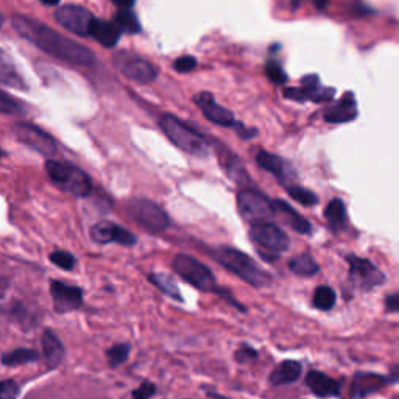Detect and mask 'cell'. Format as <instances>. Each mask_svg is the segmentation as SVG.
Returning <instances> with one entry per match:
<instances>
[{
    "label": "cell",
    "mask_w": 399,
    "mask_h": 399,
    "mask_svg": "<svg viewBox=\"0 0 399 399\" xmlns=\"http://www.w3.org/2000/svg\"><path fill=\"white\" fill-rule=\"evenodd\" d=\"M11 22L13 28L24 39L44 50L46 53L56 58V60L73 66H90L95 60L94 53L88 47L81 46L71 38H66L61 33L47 27L46 24L25 18V16H13Z\"/></svg>",
    "instance_id": "cell-1"
},
{
    "label": "cell",
    "mask_w": 399,
    "mask_h": 399,
    "mask_svg": "<svg viewBox=\"0 0 399 399\" xmlns=\"http://www.w3.org/2000/svg\"><path fill=\"white\" fill-rule=\"evenodd\" d=\"M212 256L224 269L237 274L240 279H244L249 286L256 289H264L271 284L270 273L259 267L252 257L240 252V249L231 247H220L214 249Z\"/></svg>",
    "instance_id": "cell-2"
},
{
    "label": "cell",
    "mask_w": 399,
    "mask_h": 399,
    "mask_svg": "<svg viewBox=\"0 0 399 399\" xmlns=\"http://www.w3.org/2000/svg\"><path fill=\"white\" fill-rule=\"evenodd\" d=\"M160 127L165 133V136L178 148H181L182 152L197 157H206L209 155V140L203 135H200L195 128L189 127L178 118H175V115H161Z\"/></svg>",
    "instance_id": "cell-3"
},
{
    "label": "cell",
    "mask_w": 399,
    "mask_h": 399,
    "mask_svg": "<svg viewBox=\"0 0 399 399\" xmlns=\"http://www.w3.org/2000/svg\"><path fill=\"white\" fill-rule=\"evenodd\" d=\"M47 175L55 185L64 192L73 197H88L93 190V182H90L86 172H83L77 165L64 161L50 160L46 164Z\"/></svg>",
    "instance_id": "cell-4"
},
{
    "label": "cell",
    "mask_w": 399,
    "mask_h": 399,
    "mask_svg": "<svg viewBox=\"0 0 399 399\" xmlns=\"http://www.w3.org/2000/svg\"><path fill=\"white\" fill-rule=\"evenodd\" d=\"M172 269L186 282L202 290V292H217V281H215L211 269L197 261L195 257L187 254L175 256Z\"/></svg>",
    "instance_id": "cell-5"
},
{
    "label": "cell",
    "mask_w": 399,
    "mask_h": 399,
    "mask_svg": "<svg viewBox=\"0 0 399 399\" xmlns=\"http://www.w3.org/2000/svg\"><path fill=\"white\" fill-rule=\"evenodd\" d=\"M127 212L139 227L148 232H162L169 227V217L160 204L147 198H133L127 203Z\"/></svg>",
    "instance_id": "cell-6"
},
{
    "label": "cell",
    "mask_w": 399,
    "mask_h": 399,
    "mask_svg": "<svg viewBox=\"0 0 399 399\" xmlns=\"http://www.w3.org/2000/svg\"><path fill=\"white\" fill-rule=\"evenodd\" d=\"M237 207L242 217L252 224L265 223L276 215L273 200L254 189H244L237 195Z\"/></svg>",
    "instance_id": "cell-7"
},
{
    "label": "cell",
    "mask_w": 399,
    "mask_h": 399,
    "mask_svg": "<svg viewBox=\"0 0 399 399\" xmlns=\"http://www.w3.org/2000/svg\"><path fill=\"white\" fill-rule=\"evenodd\" d=\"M113 61L115 68H118L125 77L133 81L152 83L157 77V71L152 63L144 60L142 56L136 53L127 52V50L115 52L113 56Z\"/></svg>",
    "instance_id": "cell-8"
},
{
    "label": "cell",
    "mask_w": 399,
    "mask_h": 399,
    "mask_svg": "<svg viewBox=\"0 0 399 399\" xmlns=\"http://www.w3.org/2000/svg\"><path fill=\"white\" fill-rule=\"evenodd\" d=\"M286 98L294 100L298 103L304 102H331L336 97L334 88H323L320 85V78L315 73H309L301 78V88H286L282 93Z\"/></svg>",
    "instance_id": "cell-9"
},
{
    "label": "cell",
    "mask_w": 399,
    "mask_h": 399,
    "mask_svg": "<svg viewBox=\"0 0 399 399\" xmlns=\"http://www.w3.org/2000/svg\"><path fill=\"white\" fill-rule=\"evenodd\" d=\"M16 138H18L22 144L35 150L43 156H55L58 152V144L55 139L46 133L44 130L38 128L33 123H16L13 127Z\"/></svg>",
    "instance_id": "cell-10"
},
{
    "label": "cell",
    "mask_w": 399,
    "mask_h": 399,
    "mask_svg": "<svg viewBox=\"0 0 399 399\" xmlns=\"http://www.w3.org/2000/svg\"><path fill=\"white\" fill-rule=\"evenodd\" d=\"M56 22L73 35L89 36L95 16L80 5H63L55 11Z\"/></svg>",
    "instance_id": "cell-11"
},
{
    "label": "cell",
    "mask_w": 399,
    "mask_h": 399,
    "mask_svg": "<svg viewBox=\"0 0 399 399\" xmlns=\"http://www.w3.org/2000/svg\"><path fill=\"white\" fill-rule=\"evenodd\" d=\"M349 279L356 287L362 290H371L385 282V274L368 259L359 256H348Z\"/></svg>",
    "instance_id": "cell-12"
},
{
    "label": "cell",
    "mask_w": 399,
    "mask_h": 399,
    "mask_svg": "<svg viewBox=\"0 0 399 399\" xmlns=\"http://www.w3.org/2000/svg\"><path fill=\"white\" fill-rule=\"evenodd\" d=\"M253 242L271 253H284L290 248V239L278 224L265 222L253 224L249 229Z\"/></svg>",
    "instance_id": "cell-13"
},
{
    "label": "cell",
    "mask_w": 399,
    "mask_h": 399,
    "mask_svg": "<svg viewBox=\"0 0 399 399\" xmlns=\"http://www.w3.org/2000/svg\"><path fill=\"white\" fill-rule=\"evenodd\" d=\"M50 295L53 299V309L58 314H68L77 311L83 306V290L64 284L61 281L50 282Z\"/></svg>",
    "instance_id": "cell-14"
},
{
    "label": "cell",
    "mask_w": 399,
    "mask_h": 399,
    "mask_svg": "<svg viewBox=\"0 0 399 399\" xmlns=\"http://www.w3.org/2000/svg\"><path fill=\"white\" fill-rule=\"evenodd\" d=\"M194 103L202 110V113L204 114V118L215 123L220 125V127H227V128H234L236 127V118L227 108L220 106L211 93H200L194 97Z\"/></svg>",
    "instance_id": "cell-15"
},
{
    "label": "cell",
    "mask_w": 399,
    "mask_h": 399,
    "mask_svg": "<svg viewBox=\"0 0 399 399\" xmlns=\"http://www.w3.org/2000/svg\"><path fill=\"white\" fill-rule=\"evenodd\" d=\"M90 236L98 244H119L123 247L136 244V237L133 232L113 222H98L90 229Z\"/></svg>",
    "instance_id": "cell-16"
},
{
    "label": "cell",
    "mask_w": 399,
    "mask_h": 399,
    "mask_svg": "<svg viewBox=\"0 0 399 399\" xmlns=\"http://www.w3.org/2000/svg\"><path fill=\"white\" fill-rule=\"evenodd\" d=\"M256 162L261 169L270 172L273 177H276L284 186H290V181L296 178V170L294 169L292 164L286 161L284 157L265 152V150H261L256 155Z\"/></svg>",
    "instance_id": "cell-17"
},
{
    "label": "cell",
    "mask_w": 399,
    "mask_h": 399,
    "mask_svg": "<svg viewBox=\"0 0 399 399\" xmlns=\"http://www.w3.org/2000/svg\"><path fill=\"white\" fill-rule=\"evenodd\" d=\"M359 115L357 102L353 93H346L336 105L324 111V120L329 123H346L354 120Z\"/></svg>",
    "instance_id": "cell-18"
},
{
    "label": "cell",
    "mask_w": 399,
    "mask_h": 399,
    "mask_svg": "<svg viewBox=\"0 0 399 399\" xmlns=\"http://www.w3.org/2000/svg\"><path fill=\"white\" fill-rule=\"evenodd\" d=\"M306 384L312 390V393L315 396H320V398H331V396H337L340 393L338 382L320 371H311L307 374Z\"/></svg>",
    "instance_id": "cell-19"
},
{
    "label": "cell",
    "mask_w": 399,
    "mask_h": 399,
    "mask_svg": "<svg viewBox=\"0 0 399 399\" xmlns=\"http://www.w3.org/2000/svg\"><path fill=\"white\" fill-rule=\"evenodd\" d=\"M41 343H43V351H44V359L48 368H56L64 361V346L61 343V340L58 338V336L52 329H46L43 338H41Z\"/></svg>",
    "instance_id": "cell-20"
},
{
    "label": "cell",
    "mask_w": 399,
    "mask_h": 399,
    "mask_svg": "<svg viewBox=\"0 0 399 399\" xmlns=\"http://www.w3.org/2000/svg\"><path fill=\"white\" fill-rule=\"evenodd\" d=\"M120 35L122 33L113 22H106L97 18L94 19L93 25H90V31H89V36H93L98 44H102L103 47L108 48L115 47V44L119 43Z\"/></svg>",
    "instance_id": "cell-21"
},
{
    "label": "cell",
    "mask_w": 399,
    "mask_h": 399,
    "mask_svg": "<svg viewBox=\"0 0 399 399\" xmlns=\"http://www.w3.org/2000/svg\"><path fill=\"white\" fill-rule=\"evenodd\" d=\"M0 83L8 88L27 90V81L24 80L21 72L16 69L13 60L0 48Z\"/></svg>",
    "instance_id": "cell-22"
},
{
    "label": "cell",
    "mask_w": 399,
    "mask_h": 399,
    "mask_svg": "<svg viewBox=\"0 0 399 399\" xmlns=\"http://www.w3.org/2000/svg\"><path fill=\"white\" fill-rule=\"evenodd\" d=\"M273 204L276 214H281L294 231L299 232V234H311L312 224L309 223V220L304 219L303 215H299L289 203L282 202V200H273Z\"/></svg>",
    "instance_id": "cell-23"
},
{
    "label": "cell",
    "mask_w": 399,
    "mask_h": 399,
    "mask_svg": "<svg viewBox=\"0 0 399 399\" xmlns=\"http://www.w3.org/2000/svg\"><path fill=\"white\" fill-rule=\"evenodd\" d=\"M387 384L385 378L373 373H357L353 379V396H367Z\"/></svg>",
    "instance_id": "cell-24"
},
{
    "label": "cell",
    "mask_w": 399,
    "mask_h": 399,
    "mask_svg": "<svg viewBox=\"0 0 399 399\" xmlns=\"http://www.w3.org/2000/svg\"><path fill=\"white\" fill-rule=\"evenodd\" d=\"M301 363L296 361H284L279 363L270 374V382L273 385H287L294 384L301 376Z\"/></svg>",
    "instance_id": "cell-25"
},
{
    "label": "cell",
    "mask_w": 399,
    "mask_h": 399,
    "mask_svg": "<svg viewBox=\"0 0 399 399\" xmlns=\"http://www.w3.org/2000/svg\"><path fill=\"white\" fill-rule=\"evenodd\" d=\"M324 219L332 229H342L346 227V206L340 198H334L324 209Z\"/></svg>",
    "instance_id": "cell-26"
},
{
    "label": "cell",
    "mask_w": 399,
    "mask_h": 399,
    "mask_svg": "<svg viewBox=\"0 0 399 399\" xmlns=\"http://www.w3.org/2000/svg\"><path fill=\"white\" fill-rule=\"evenodd\" d=\"M289 269L292 273L298 274V276H303V278H311V276H314V274H317L320 270L318 264L315 262L314 257L307 253L295 256L294 259H290Z\"/></svg>",
    "instance_id": "cell-27"
},
{
    "label": "cell",
    "mask_w": 399,
    "mask_h": 399,
    "mask_svg": "<svg viewBox=\"0 0 399 399\" xmlns=\"http://www.w3.org/2000/svg\"><path fill=\"white\" fill-rule=\"evenodd\" d=\"M150 281L161 290L162 294H165L167 296L173 298L175 301H182V295L180 292V289L177 286V282L172 276L165 273H152L150 274Z\"/></svg>",
    "instance_id": "cell-28"
},
{
    "label": "cell",
    "mask_w": 399,
    "mask_h": 399,
    "mask_svg": "<svg viewBox=\"0 0 399 399\" xmlns=\"http://www.w3.org/2000/svg\"><path fill=\"white\" fill-rule=\"evenodd\" d=\"M39 359V354L35 349L19 348L11 353H6L2 356V365L6 367H18V365H25L30 362H36Z\"/></svg>",
    "instance_id": "cell-29"
},
{
    "label": "cell",
    "mask_w": 399,
    "mask_h": 399,
    "mask_svg": "<svg viewBox=\"0 0 399 399\" xmlns=\"http://www.w3.org/2000/svg\"><path fill=\"white\" fill-rule=\"evenodd\" d=\"M113 24L119 28L120 33H128V35H135L140 31V24L138 16L130 10H119L114 14Z\"/></svg>",
    "instance_id": "cell-30"
},
{
    "label": "cell",
    "mask_w": 399,
    "mask_h": 399,
    "mask_svg": "<svg viewBox=\"0 0 399 399\" xmlns=\"http://www.w3.org/2000/svg\"><path fill=\"white\" fill-rule=\"evenodd\" d=\"M314 306L317 307L320 311H331L332 307L336 306L337 301V295L334 290L328 286H320L315 289L314 292Z\"/></svg>",
    "instance_id": "cell-31"
},
{
    "label": "cell",
    "mask_w": 399,
    "mask_h": 399,
    "mask_svg": "<svg viewBox=\"0 0 399 399\" xmlns=\"http://www.w3.org/2000/svg\"><path fill=\"white\" fill-rule=\"evenodd\" d=\"M286 192L289 194L290 198L295 200V202H298L299 204H303V206L311 207V206L318 204V195L312 192V190L306 189V187L290 185V186H286Z\"/></svg>",
    "instance_id": "cell-32"
},
{
    "label": "cell",
    "mask_w": 399,
    "mask_h": 399,
    "mask_svg": "<svg viewBox=\"0 0 399 399\" xmlns=\"http://www.w3.org/2000/svg\"><path fill=\"white\" fill-rule=\"evenodd\" d=\"M130 351H131L130 343H118V345L111 346L106 351V359H108V363H110V367L115 368V367H119V365H122L123 362H127Z\"/></svg>",
    "instance_id": "cell-33"
},
{
    "label": "cell",
    "mask_w": 399,
    "mask_h": 399,
    "mask_svg": "<svg viewBox=\"0 0 399 399\" xmlns=\"http://www.w3.org/2000/svg\"><path fill=\"white\" fill-rule=\"evenodd\" d=\"M25 108L21 102H18L13 95L6 94L5 90L0 89V113L2 114H11V115H19L24 114Z\"/></svg>",
    "instance_id": "cell-34"
},
{
    "label": "cell",
    "mask_w": 399,
    "mask_h": 399,
    "mask_svg": "<svg viewBox=\"0 0 399 399\" xmlns=\"http://www.w3.org/2000/svg\"><path fill=\"white\" fill-rule=\"evenodd\" d=\"M265 73H267V77L271 83H274V85H279V86L286 85L289 80L286 71L282 69V66L278 61H269L267 66H265Z\"/></svg>",
    "instance_id": "cell-35"
},
{
    "label": "cell",
    "mask_w": 399,
    "mask_h": 399,
    "mask_svg": "<svg viewBox=\"0 0 399 399\" xmlns=\"http://www.w3.org/2000/svg\"><path fill=\"white\" fill-rule=\"evenodd\" d=\"M50 262L55 264L56 267H60L61 270H72L75 267V259L73 254L63 252V249H55V252L50 254Z\"/></svg>",
    "instance_id": "cell-36"
},
{
    "label": "cell",
    "mask_w": 399,
    "mask_h": 399,
    "mask_svg": "<svg viewBox=\"0 0 399 399\" xmlns=\"http://www.w3.org/2000/svg\"><path fill=\"white\" fill-rule=\"evenodd\" d=\"M19 396V385L13 379L0 380V399H16Z\"/></svg>",
    "instance_id": "cell-37"
},
{
    "label": "cell",
    "mask_w": 399,
    "mask_h": 399,
    "mask_svg": "<svg viewBox=\"0 0 399 399\" xmlns=\"http://www.w3.org/2000/svg\"><path fill=\"white\" fill-rule=\"evenodd\" d=\"M195 68H197V58L189 56V55L181 56L173 63V69L180 73H187L190 71H194Z\"/></svg>",
    "instance_id": "cell-38"
},
{
    "label": "cell",
    "mask_w": 399,
    "mask_h": 399,
    "mask_svg": "<svg viewBox=\"0 0 399 399\" xmlns=\"http://www.w3.org/2000/svg\"><path fill=\"white\" fill-rule=\"evenodd\" d=\"M133 399H150L156 395V385H153L152 382H142L136 390L131 392Z\"/></svg>",
    "instance_id": "cell-39"
},
{
    "label": "cell",
    "mask_w": 399,
    "mask_h": 399,
    "mask_svg": "<svg viewBox=\"0 0 399 399\" xmlns=\"http://www.w3.org/2000/svg\"><path fill=\"white\" fill-rule=\"evenodd\" d=\"M257 357V351L248 345H242L236 351V361L240 363H247L249 361H254Z\"/></svg>",
    "instance_id": "cell-40"
},
{
    "label": "cell",
    "mask_w": 399,
    "mask_h": 399,
    "mask_svg": "<svg viewBox=\"0 0 399 399\" xmlns=\"http://www.w3.org/2000/svg\"><path fill=\"white\" fill-rule=\"evenodd\" d=\"M237 135L242 138V139H253L257 135V130L254 128H248L247 125H244L242 122H237L236 127H234Z\"/></svg>",
    "instance_id": "cell-41"
},
{
    "label": "cell",
    "mask_w": 399,
    "mask_h": 399,
    "mask_svg": "<svg viewBox=\"0 0 399 399\" xmlns=\"http://www.w3.org/2000/svg\"><path fill=\"white\" fill-rule=\"evenodd\" d=\"M385 307L388 312H399V294H392L385 298Z\"/></svg>",
    "instance_id": "cell-42"
},
{
    "label": "cell",
    "mask_w": 399,
    "mask_h": 399,
    "mask_svg": "<svg viewBox=\"0 0 399 399\" xmlns=\"http://www.w3.org/2000/svg\"><path fill=\"white\" fill-rule=\"evenodd\" d=\"M115 6H119V10H130V8L135 5L133 0H128V2H123V0H114L113 2Z\"/></svg>",
    "instance_id": "cell-43"
},
{
    "label": "cell",
    "mask_w": 399,
    "mask_h": 399,
    "mask_svg": "<svg viewBox=\"0 0 399 399\" xmlns=\"http://www.w3.org/2000/svg\"><path fill=\"white\" fill-rule=\"evenodd\" d=\"M43 5H46V6H56L58 2H44V0H43Z\"/></svg>",
    "instance_id": "cell-44"
},
{
    "label": "cell",
    "mask_w": 399,
    "mask_h": 399,
    "mask_svg": "<svg viewBox=\"0 0 399 399\" xmlns=\"http://www.w3.org/2000/svg\"><path fill=\"white\" fill-rule=\"evenodd\" d=\"M4 22H5V18H4V14H2V13H0V27H2V25H4Z\"/></svg>",
    "instance_id": "cell-45"
},
{
    "label": "cell",
    "mask_w": 399,
    "mask_h": 399,
    "mask_svg": "<svg viewBox=\"0 0 399 399\" xmlns=\"http://www.w3.org/2000/svg\"><path fill=\"white\" fill-rule=\"evenodd\" d=\"M4 155H5V153H4V152H2V150H0V157H2V156H4Z\"/></svg>",
    "instance_id": "cell-46"
}]
</instances>
